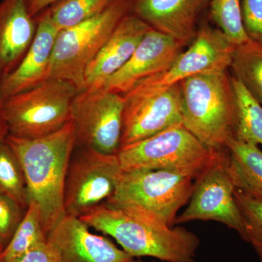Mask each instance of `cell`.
Instances as JSON below:
<instances>
[{"instance_id": "obj_1", "label": "cell", "mask_w": 262, "mask_h": 262, "mask_svg": "<svg viewBox=\"0 0 262 262\" xmlns=\"http://www.w3.org/2000/svg\"><path fill=\"white\" fill-rule=\"evenodd\" d=\"M7 142L23 169L29 201L40 209L46 235L67 215L64 187L67 168L75 147L72 120L51 135L35 139L8 135Z\"/></svg>"}, {"instance_id": "obj_32", "label": "cell", "mask_w": 262, "mask_h": 262, "mask_svg": "<svg viewBox=\"0 0 262 262\" xmlns=\"http://www.w3.org/2000/svg\"><path fill=\"white\" fill-rule=\"evenodd\" d=\"M130 262H147V261H142V260H136L135 258H134V259H133L132 261H131ZM158 262H170V261H159Z\"/></svg>"}, {"instance_id": "obj_29", "label": "cell", "mask_w": 262, "mask_h": 262, "mask_svg": "<svg viewBox=\"0 0 262 262\" xmlns=\"http://www.w3.org/2000/svg\"><path fill=\"white\" fill-rule=\"evenodd\" d=\"M8 262H58V259L47 241L33 248L20 257Z\"/></svg>"}, {"instance_id": "obj_11", "label": "cell", "mask_w": 262, "mask_h": 262, "mask_svg": "<svg viewBox=\"0 0 262 262\" xmlns=\"http://www.w3.org/2000/svg\"><path fill=\"white\" fill-rule=\"evenodd\" d=\"M122 96L125 103L120 149L182 124L178 83L163 89L136 84Z\"/></svg>"}, {"instance_id": "obj_27", "label": "cell", "mask_w": 262, "mask_h": 262, "mask_svg": "<svg viewBox=\"0 0 262 262\" xmlns=\"http://www.w3.org/2000/svg\"><path fill=\"white\" fill-rule=\"evenodd\" d=\"M26 211L9 196L0 193V253L9 244Z\"/></svg>"}, {"instance_id": "obj_31", "label": "cell", "mask_w": 262, "mask_h": 262, "mask_svg": "<svg viewBox=\"0 0 262 262\" xmlns=\"http://www.w3.org/2000/svg\"><path fill=\"white\" fill-rule=\"evenodd\" d=\"M5 99L0 91V141L5 140L9 134L5 110Z\"/></svg>"}, {"instance_id": "obj_25", "label": "cell", "mask_w": 262, "mask_h": 262, "mask_svg": "<svg viewBox=\"0 0 262 262\" xmlns=\"http://www.w3.org/2000/svg\"><path fill=\"white\" fill-rule=\"evenodd\" d=\"M213 21L234 46L250 40L242 20L241 0H210Z\"/></svg>"}, {"instance_id": "obj_10", "label": "cell", "mask_w": 262, "mask_h": 262, "mask_svg": "<svg viewBox=\"0 0 262 262\" xmlns=\"http://www.w3.org/2000/svg\"><path fill=\"white\" fill-rule=\"evenodd\" d=\"M234 187L227 165V150L194 180L187 207L174 225L194 221H213L236 231L246 241L242 215L234 199Z\"/></svg>"}, {"instance_id": "obj_19", "label": "cell", "mask_w": 262, "mask_h": 262, "mask_svg": "<svg viewBox=\"0 0 262 262\" xmlns=\"http://www.w3.org/2000/svg\"><path fill=\"white\" fill-rule=\"evenodd\" d=\"M227 165L236 189L262 198V151L234 138L227 145Z\"/></svg>"}, {"instance_id": "obj_12", "label": "cell", "mask_w": 262, "mask_h": 262, "mask_svg": "<svg viewBox=\"0 0 262 262\" xmlns=\"http://www.w3.org/2000/svg\"><path fill=\"white\" fill-rule=\"evenodd\" d=\"M235 46L220 29L203 26L187 51L182 52L166 70L136 84L163 89L199 74L227 71Z\"/></svg>"}, {"instance_id": "obj_17", "label": "cell", "mask_w": 262, "mask_h": 262, "mask_svg": "<svg viewBox=\"0 0 262 262\" xmlns=\"http://www.w3.org/2000/svg\"><path fill=\"white\" fill-rule=\"evenodd\" d=\"M37 28L28 0L0 1V84L23 61Z\"/></svg>"}, {"instance_id": "obj_33", "label": "cell", "mask_w": 262, "mask_h": 262, "mask_svg": "<svg viewBox=\"0 0 262 262\" xmlns=\"http://www.w3.org/2000/svg\"><path fill=\"white\" fill-rule=\"evenodd\" d=\"M0 1H1V0H0Z\"/></svg>"}, {"instance_id": "obj_3", "label": "cell", "mask_w": 262, "mask_h": 262, "mask_svg": "<svg viewBox=\"0 0 262 262\" xmlns=\"http://www.w3.org/2000/svg\"><path fill=\"white\" fill-rule=\"evenodd\" d=\"M182 124L205 145L225 151L234 137L237 106L227 71L192 76L179 82Z\"/></svg>"}, {"instance_id": "obj_16", "label": "cell", "mask_w": 262, "mask_h": 262, "mask_svg": "<svg viewBox=\"0 0 262 262\" xmlns=\"http://www.w3.org/2000/svg\"><path fill=\"white\" fill-rule=\"evenodd\" d=\"M210 0H134L131 14L183 46L196 37L198 16Z\"/></svg>"}, {"instance_id": "obj_9", "label": "cell", "mask_w": 262, "mask_h": 262, "mask_svg": "<svg viewBox=\"0 0 262 262\" xmlns=\"http://www.w3.org/2000/svg\"><path fill=\"white\" fill-rule=\"evenodd\" d=\"M123 96L102 89H84L77 94L72 108L75 147L104 155L120 149Z\"/></svg>"}, {"instance_id": "obj_22", "label": "cell", "mask_w": 262, "mask_h": 262, "mask_svg": "<svg viewBox=\"0 0 262 262\" xmlns=\"http://www.w3.org/2000/svg\"><path fill=\"white\" fill-rule=\"evenodd\" d=\"M47 241L39 207L35 202L29 201L23 220L19 224L9 244L0 253V262L16 259Z\"/></svg>"}, {"instance_id": "obj_5", "label": "cell", "mask_w": 262, "mask_h": 262, "mask_svg": "<svg viewBox=\"0 0 262 262\" xmlns=\"http://www.w3.org/2000/svg\"><path fill=\"white\" fill-rule=\"evenodd\" d=\"M225 151H215L205 145L183 124H179L122 147L117 155L124 173L169 170L195 180Z\"/></svg>"}, {"instance_id": "obj_4", "label": "cell", "mask_w": 262, "mask_h": 262, "mask_svg": "<svg viewBox=\"0 0 262 262\" xmlns=\"http://www.w3.org/2000/svg\"><path fill=\"white\" fill-rule=\"evenodd\" d=\"M194 179L163 170L124 173L106 204L140 218L173 227L179 211L189 201Z\"/></svg>"}, {"instance_id": "obj_15", "label": "cell", "mask_w": 262, "mask_h": 262, "mask_svg": "<svg viewBox=\"0 0 262 262\" xmlns=\"http://www.w3.org/2000/svg\"><path fill=\"white\" fill-rule=\"evenodd\" d=\"M151 27L129 13L120 20L84 70V90L101 89L106 81L128 61Z\"/></svg>"}, {"instance_id": "obj_13", "label": "cell", "mask_w": 262, "mask_h": 262, "mask_svg": "<svg viewBox=\"0 0 262 262\" xmlns=\"http://www.w3.org/2000/svg\"><path fill=\"white\" fill-rule=\"evenodd\" d=\"M77 217L66 215L48 235L58 262H130L134 258L113 241L93 234Z\"/></svg>"}, {"instance_id": "obj_7", "label": "cell", "mask_w": 262, "mask_h": 262, "mask_svg": "<svg viewBox=\"0 0 262 262\" xmlns=\"http://www.w3.org/2000/svg\"><path fill=\"white\" fill-rule=\"evenodd\" d=\"M80 92L75 84L49 78L5 99L8 135L35 139L59 130L72 119V103Z\"/></svg>"}, {"instance_id": "obj_21", "label": "cell", "mask_w": 262, "mask_h": 262, "mask_svg": "<svg viewBox=\"0 0 262 262\" xmlns=\"http://www.w3.org/2000/svg\"><path fill=\"white\" fill-rule=\"evenodd\" d=\"M229 68L262 106V44L250 39L236 46Z\"/></svg>"}, {"instance_id": "obj_8", "label": "cell", "mask_w": 262, "mask_h": 262, "mask_svg": "<svg viewBox=\"0 0 262 262\" xmlns=\"http://www.w3.org/2000/svg\"><path fill=\"white\" fill-rule=\"evenodd\" d=\"M123 173L117 155L75 147L66 176V214L81 218L103 206L115 194Z\"/></svg>"}, {"instance_id": "obj_28", "label": "cell", "mask_w": 262, "mask_h": 262, "mask_svg": "<svg viewBox=\"0 0 262 262\" xmlns=\"http://www.w3.org/2000/svg\"><path fill=\"white\" fill-rule=\"evenodd\" d=\"M241 13L248 37L262 44V0H241Z\"/></svg>"}, {"instance_id": "obj_26", "label": "cell", "mask_w": 262, "mask_h": 262, "mask_svg": "<svg viewBox=\"0 0 262 262\" xmlns=\"http://www.w3.org/2000/svg\"><path fill=\"white\" fill-rule=\"evenodd\" d=\"M234 196L244 220L246 242L253 246L262 262V198L236 189Z\"/></svg>"}, {"instance_id": "obj_6", "label": "cell", "mask_w": 262, "mask_h": 262, "mask_svg": "<svg viewBox=\"0 0 262 262\" xmlns=\"http://www.w3.org/2000/svg\"><path fill=\"white\" fill-rule=\"evenodd\" d=\"M134 0H111L97 14L60 31L52 56L50 78L61 79L84 90L86 67L125 15Z\"/></svg>"}, {"instance_id": "obj_30", "label": "cell", "mask_w": 262, "mask_h": 262, "mask_svg": "<svg viewBox=\"0 0 262 262\" xmlns=\"http://www.w3.org/2000/svg\"><path fill=\"white\" fill-rule=\"evenodd\" d=\"M59 0H28L29 10L32 16L37 17Z\"/></svg>"}, {"instance_id": "obj_14", "label": "cell", "mask_w": 262, "mask_h": 262, "mask_svg": "<svg viewBox=\"0 0 262 262\" xmlns=\"http://www.w3.org/2000/svg\"><path fill=\"white\" fill-rule=\"evenodd\" d=\"M184 47L173 38L150 29L128 61L106 81L101 89L126 94L140 81L166 70Z\"/></svg>"}, {"instance_id": "obj_23", "label": "cell", "mask_w": 262, "mask_h": 262, "mask_svg": "<svg viewBox=\"0 0 262 262\" xmlns=\"http://www.w3.org/2000/svg\"><path fill=\"white\" fill-rule=\"evenodd\" d=\"M0 193L27 209L29 196L23 169L6 140L0 141Z\"/></svg>"}, {"instance_id": "obj_18", "label": "cell", "mask_w": 262, "mask_h": 262, "mask_svg": "<svg viewBox=\"0 0 262 262\" xmlns=\"http://www.w3.org/2000/svg\"><path fill=\"white\" fill-rule=\"evenodd\" d=\"M35 37L23 61L0 84L5 99L28 91L50 78L52 56L60 31L52 22L47 9L37 16Z\"/></svg>"}, {"instance_id": "obj_24", "label": "cell", "mask_w": 262, "mask_h": 262, "mask_svg": "<svg viewBox=\"0 0 262 262\" xmlns=\"http://www.w3.org/2000/svg\"><path fill=\"white\" fill-rule=\"evenodd\" d=\"M111 0H59L47 10L59 31L70 28L97 14Z\"/></svg>"}, {"instance_id": "obj_20", "label": "cell", "mask_w": 262, "mask_h": 262, "mask_svg": "<svg viewBox=\"0 0 262 262\" xmlns=\"http://www.w3.org/2000/svg\"><path fill=\"white\" fill-rule=\"evenodd\" d=\"M233 88L237 120L234 138L237 140L262 146V106L234 77H231Z\"/></svg>"}, {"instance_id": "obj_2", "label": "cell", "mask_w": 262, "mask_h": 262, "mask_svg": "<svg viewBox=\"0 0 262 262\" xmlns=\"http://www.w3.org/2000/svg\"><path fill=\"white\" fill-rule=\"evenodd\" d=\"M81 220L110 236L131 257H151L161 261L194 262L199 237L182 227H168L103 204Z\"/></svg>"}]
</instances>
